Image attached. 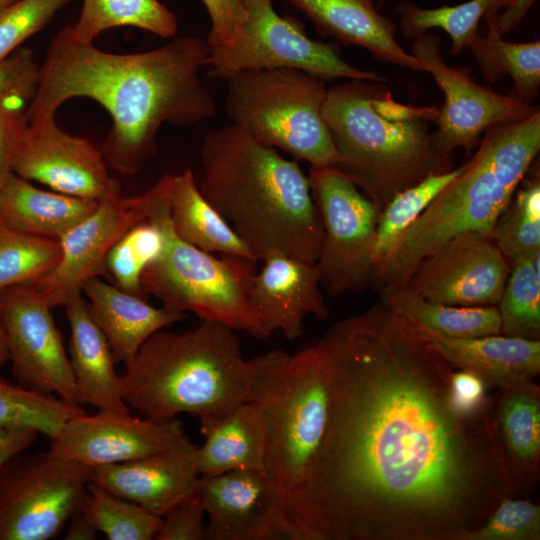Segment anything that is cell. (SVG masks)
Instances as JSON below:
<instances>
[{"label": "cell", "mask_w": 540, "mask_h": 540, "mask_svg": "<svg viewBox=\"0 0 540 540\" xmlns=\"http://www.w3.org/2000/svg\"><path fill=\"white\" fill-rule=\"evenodd\" d=\"M325 436L286 515L297 540H466L517 492L492 403L461 411L455 368L382 301L317 342Z\"/></svg>", "instance_id": "cell-1"}, {"label": "cell", "mask_w": 540, "mask_h": 540, "mask_svg": "<svg viewBox=\"0 0 540 540\" xmlns=\"http://www.w3.org/2000/svg\"><path fill=\"white\" fill-rule=\"evenodd\" d=\"M209 55L207 41L196 36L175 38L143 52L111 53L76 39L70 25L65 26L39 67L26 119L56 114L73 98L92 99L112 119L100 148L107 165L135 175L156 153L163 124L192 126L216 113L200 77Z\"/></svg>", "instance_id": "cell-2"}, {"label": "cell", "mask_w": 540, "mask_h": 540, "mask_svg": "<svg viewBox=\"0 0 540 540\" xmlns=\"http://www.w3.org/2000/svg\"><path fill=\"white\" fill-rule=\"evenodd\" d=\"M200 162L201 194L257 260L279 252L316 262L322 226L296 160L229 124L205 136Z\"/></svg>", "instance_id": "cell-3"}, {"label": "cell", "mask_w": 540, "mask_h": 540, "mask_svg": "<svg viewBox=\"0 0 540 540\" xmlns=\"http://www.w3.org/2000/svg\"><path fill=\"white\" fill-rule=\"evenodd\" d=\"M383 83L347 80L328 88L322 105L339 158L334 168L381 210L428 175L453 169L430 132L439 109L400 103Z\"/></svg>", "instance_id": "cell-4"}, {"label": "cell", "mask_w": 540, "mask_h": 540, "mask_svg": "<svg viewBox=\"0 0 540 540\" xmlns=\"http://www.w3.org/2000/svg\"><path fill=\"white\" fill-rule=\"evenodd\" d=\"M120 375L125 404L145 417L188 413L204 435L249 401L251 368L235 330L207 321L193 329L149 337Z\"/></svg>", "instance_id": "cell-5"}, {"label": "cell", "mask_w": 540, "mask_h": 540, "mask_svg": "<svg viewBox=\"0 0 540 540\" xmlns=\"http://www.w3.org/2000/svg\"><path fill=\"white\" fill-rule=\"evenodd\" d=\"M539 150L540 111L490 127L462 172L404 231L374 280L381 287L405 286L416 265L448 239L468 232L492 235Z\"/></svg>", "instance_id": "cell-6"}, {"label": "cell", "mask_w": 540, "mask_h": 540, "mask_svg": "<svg viewBox=\"0 0 540 540\" xmlns=\"http://www.w3.org/2000/svg\"><path fill=\"white\" fill-rule=\"evenodd\" d=\"M249 401L260 409L267 431L266 473L287 504L303 487L329 420L326 357L315 345L289 354L272 350L249 359Z\"/></svg>", "instance_id": "cell-7"}, {"label": "cell", "mask_w": 540, "mask_h": 540, "mask_svg": "<svg viewBox=\"0 0 540 540\" xmlns=\"http://www.w3.org/2000/svg\"><path fill=\"white\" fill-rule=\"evenodd\" d=\"M225 80L230 124L311 167L336 166L338 154L322 115L325 80L290 68L242 70Z\"/></svg>", "instance_id": "cell-8"}, {"label": "cell", "mask_w": 540, "mask_h": 540, "mask_svg": "<svg viewBox=\"0 0 540 540\" xmlns=\"http://www.w3.org/2000/svg\"><path fill=\"white\" fill-rule=\"evenodd\" d=\"M159 213L166 245L142 273L145 294L160 300L169 311H190L200 320L240 330L255 338L271 336L250 299L257 260L230 255L216 257L181 240L172 226L168 193L160 202Z\"/></svg>", "instance_id": "cell-9"}, {"label": "cell", "mask_w": 540, "mask_h": 540, "mask_svg": "<svg viewBox=\"0 0 540 540\" xmlns=\"http://www.w3.org/2000/svg\"><path fill=\"white\" fill-rule=\"evenodd\" d=\"M308 178L323 232L320 284L331 296L362 291L374 281L381 209L335 168L311 167Z\"/></svg>", "instance_id": "cell-10"}, {"label": "cell", "mask_w": 540, "mask_h": 540, "mask_svg": "<svg viewBox=\"0 0 540 540\" xmlns=\"http://www.w3.org/2000/svg\"><path fill=\"white\" fill-rule=\"evenodd\" d=\"M92 468L51 454L11 457L0 467V540H47L75 515Z\"/></svg>", "instance_id": "cell-11"}, {"label": "cell", "mask_w": 540, "mask_h": 540, "mask_svg": "<svg viewBox=\"0 0 540 540\" xmlns=\"http://www.w3.org/2000/svg\"><path fill=\"white\" fill-rule=\"evenodd\" d=\"M244 6L242 41L228 52L209 55L206 67L212 77L225 80L242 70L290 68L326 82L340 78L386 81L376 72L348 64L336 43L309 38L295 19L277 14L273 0H244Z\"/></svg>", "instance_id": "cell-12"}, {"label": "cell", "mask_w": 540, "mask_h": 540, "mask_svg": "<svg viewBox=\"0 0 540 540\" xmlns=\"http://www.w3.org/2000/svg\"><path fill=\"white\" fill-rule=\"evenodd\" d=\"M169 175L135 196H123L115 181L96 209L60 240L61 258L47 274L27 283L54 308L82 294L84 283L101 277L108 280L105 260L110 249L133 226L148 219L157 199L166 190Z\"/></svg>", "instance_id": "cell-13"}, {"label": "cell", "mask_w": 540, "mask_h": 540, "mask_svg": "<svg viewBox=\"0 0 540 540\" xmlns=\"http://www.w3.org/2000/svg\"><path fill=\"white\" fill-rule=\"evenodd\" d=\"M411 54L445 96L433 132L435 147L445 157L451 158L458 148L469 154L490 127L523 121L540 111L514 95H502L477 84L467 69L448 66L440 55V38L433 33L414 38Z\"/></svg>", "instance_id": "cell-14"}, {"label": "cell", "mask_w": 540, "mask_h": 540, "mask_svg": "<svg viewBox=\"0 0 540 540\" xmlns=\"http://www.w3.org/2000/svg\"><path fill=\"white\" fill-rule=\"evenodd\" d=\"M51 309L28 284L0 292V316L12 373L26 388L80 405L70 361Z\"/></svg>", "instance_id": "cell-15"}, {"label": "cell", "mask_w": 540, "mask_h": 540, "mask_svg": "<svg viewBox=\"0 0 540 540\" xmlns=\"http://www.w3.org/2000/svg\"><path fill=\"white\" fill-rule=\"evenodd\" d=\"M511 264L492 235L454 236L426 255L406 287L432 302L456 306H497Z\"/></svg>", "instance_id": "cell-16"}, {"label": "cell", "mask_w": 540, "mask_h": 540, "mask_svg": "<svg viewBox=\"0 0 540 540\" xmlns=\"http://www.w3.org/2000/svg\"><path fill=\"white\" fill-rule=\"evenodd\" d=\"M193 493L208 515L207 540H297L285 495L265 471L199 475Z\"/></svg>", "instance_id": "cell-17"}, {"label": "cell", "mask_w": 540, "mask_h": 540, "mask_svg": "<svg viewBox=\"0 0 540 540\" xmlns=\"http://www.w3.org/2000/svg\"><path fill=\"white\" fill-rule=\"evenodd\" d=\"M55 115L27 121L14 173L59 193L100 201L117 179L109 175L101 150L60 128Z\"/></svg>", "instance_id": "cell-18"}, {"label": "cell", "mask_w": 540, "mask_h": 540, "mask_svg": "<svg viewBox=\"0 0 540 540\" xmlns=\"http://www.w3.org/2000/svg\"><path fill=\"white\" fill-rule=\"evenodd\" d=\"M177 419L137 418L99 410L67 420L51 439L49 452L91 468L132 461L166 450L186 438Z\"/></svg>", "instance_id": "cell-19"}, {"label": "cell", "mask_w": 540, "mask_h": 540, "mask_svg": "<svg viewBox=\"0 0 540 540\" xmlns=\"http://www.w3.org/2000/svg\"><path fill=\"white\" fill-rule=\"evenodd\" d=\"M194 446L186 437L150 456L92 468L91 482L163 517L193 494L199 474Z\"/></svg>", "instance_id": "cell-20"}, {"label": "cell", "mask_w": 540, "mask_h": 540, "mask_svg": "<svg viewBox=\"0 0 540 540\" xmlns=\"http://www.w3.org/2000/svg\"><path fill=\"white\" fill-rule=\"evenodd\" d=\"M262 260L263 267L252 278L250 299L271 334L279 330L287 339H297L307 316L320 320L328 316L315 263L279 252Z\"/></svg>", "instance_id": "cell-21"}, {"label": "cell", "mask_w": 540, "mask_h": 540, "mask_svg": "<svg viewBox=\"0 0 540 540\" xmlns=\"http://www.w3.org/2000/svg\"><path fill=\"white\" fill-rule=\"evenodd\" d=\"M412 325L422 341L455 369L478 375L487 386L506 390L534 381L540 373L539 340L503 334L455 338Z\"/></svg>", "instance_id": "cell-22"}, {"label": "cell", "mask_w": 540, "mask_h": 540, "mask_svg": "<svg viewBox=\"0 0 540 540\" xmlns=\"http://www.w3.org/2000/svg\"><path fill=\"white\" fill-rule=\"evenodd\" d=\"M302 11L318 33L366 49L374 58L418 72L422 63L397 42L396 26L372 0H287Z\"/></svg>", "instance_id": "cell-23"}, {"label": "cell", "mask_w": 540, "mask_h": 540, "mask_svg": "<svg viewBox=\"0 0 540 540\" xmlns=\"http://www.w3.org/2000/svg\"><path fill=\"white\" fill-rule=\"evenodd\" d=\"M82 294L88 298L89 312L107 338L115 361L124 364L154 333L187 317L186 313L154 307L146 298L125 292L101 277L87 280Z\"/></svg>", "instance_id": "cell-24"}, {"label": "cell", "mask_w": 540, "mask_h": 540, "mask_svg": "<svg viewBox=\"0 0 540 540\" xmlns=\"http://www.w3.org/2000/svg\"><path fill=\"white\" fill-rule=\"evenodd\" d=\"M70 327L69 361L78 403L99 410L128 412L115 369V358L107 338L93 320L82 294L65 305Z\"/></svg>", "instance_id": "cell-25"}, {"label": "cell", "mask_w": 540, "mask_h": 540, "mask_svg": "<svg viewBox=\"0 0 540 540\" xmlns=\"http://www.w3.org/2000/svg\"><path fill=\"white\" fill-rule=\"evenodd\" d=\"M98 202L39 189L12 173L0 190V224L21 234L59 241Z\"/></svg>", "instance_id": "cell-26"}, {"label": "cell", "mask_w": 540, "mask_h": 540, "mask_svg": "<svg viewBox=\"0 0 540 540\" xmlns=\"http://www.w3.org/2000/svg\"><path fill=\"white\" fill-rule=\"evenodd\" d=\"M204 437L203 445L194 451L199 475L216 476L242 469L266 472L267 431L255 403L235 407Z\"/></svg>", "instance_id": "cell-27"}, {"label": "cell", "mask_w": 540, "mask_h": 540, "mask_svg": "<svg viewBox=\"0 0 540 540\" xmlns=\"http://www.w3.org/2000/svg\"><path fill=\"white\" fill-rule=\"evenodd\" d=\"M495 423L516 490L539 479L540 388L534 381L500 390Z\"/></svg>", "instance_id": "cell-28"}, {"label": "cell", "mask_w": 540, "mask_h": 540, "mask_svg": "<svg viewBox=\"0 0 540 540\" xmlns=\"http://www.w3.org/2000/svg\"><path fill=\"white\" fill-rule=\"evenodd\" d=\"M168 200L172 226L181 240L209 253L256 259L228 222L203 197L190 168L170 175Z\"/></svg>", "instance_id": "cell-29"}, {"label": "cell", "mask_w": 540, "mask_h": 540, "mask_svg": "<svg viewBox=\"0 0 540 540\" xmlns=\"http://www.w3.org/2000/svg\"><path fill=\"white\" fill-rule=\"evenodd\" d=\"M381 301L410 323L443 336L474 338L501 334L497 306H456L432 302L400 285L381 287Z\"/></svg>", "instance_id": "cell-30"}, {"label": "cell", "mask_w": 540, "mask_h": 540, "mask_svg": "<svg viewBox=\"0 0 540 540\" xmlns=\"http://www.w3.org/2000/svg\"><path fill=\"white\" fill-rule=\"evenodd\" d=\"M497 13L489 12L484 18L488 31L479 33L469 45L484 78L493 83L508 74L515 85V97L531 104L540 87V42H507L496 26Z\"/></svg>", "instance_id": "cell-31"}, {"label": "cell", "mask_w": 540, "mask_h": 540, "mask_svg": "<svg viewBox=\"0 0 540 540\" xmlns=\"http://www.w3.org/2000/svg\"><path fill=\"white\" fill-rule=\"evenodd\" d=\"M130 26L168 38L177 33L175 15L158 0H83L70 25L76 39L92 43L102 32Z\"/></svg>", "instance_id": "cell-32"}, {"label": "cell", "mask_w": 540, "mask_h": 540, "mask_svg": "<svg viewBox=\"0 0 540 540\" xmlns=\"http://www.w3.org/2000/svg\"><path fill=\"white\" fill-rule=\"evenodd\" d=\"M169 182L166 190L154 203L148 219L128 230L110 249L105 260L110 283L125 292L144 298H147V295L141 284L142 273L162 254L166 245L159 205L168 193Z\"/></svg>", "instance_id": "cell-33"}, {"label": "cell", "mask_w": 540, "mask_h": 540, "mask_svg": "<svg viewBox=\"0 0 540 540\" xmlns=\"http://www.w3.org/2000/svg\"><path fill=\"white\" fill-rule=\"evenodd\" d=\"M511 0H470L455 6L444 5L427 9L412 3H401L396 7L400 30L407 38L414 39L432 28L444 30L451 38L450 52L453 55L468 49L478 34V24L489 12L497 13Z\"/></svg>", "instance_id": "cell-34"}, {"label": "cell", "mask_w": 540, "mask_h": 540, "mask_svg": "<svg viewBox=\"0 0 540 540\" xmlns=\"http://www.w3.org/2000/svg\"><path fill=\"white\" fill-rule=\"evenodd\" d=\"M540 251L511 263L497 308L501 334L529 340L540 337Z\"/></svg>", "instance_id": "cell-35"}, {"label": "cell", "mask_w": 540, "mask_h": 540, "mask_svg": "<svg viewBox=\"0 0 540 540\" xmlns=\"http://www.w3.org/2000/svg\"><path fill=\"white\" fill-rule=\"evenodd\" d=\"M86 413L80 405L0 377V427H27L52 439L70 418Z\"/></svg>", "instance_id": "cell-36"}, {"label": "cell", "mask_w": 540, "mask_h": 540, "mask_svg": "<svg viewBox=\"0 0 540 540\" xmlns=\"http://www.w3.org/2000/svg\"><path fill=\"white\" fill-rule=\"evenodd\" d=\"M463 168L464 164L446 172L428 175L419 183L395 195L381 210L374 246L375 271L390 256L404 231Z\"/></svg>", "instance_id": "cell-37"}, {"label": "cell", "mask_w": 540, "mask_h": 540, "mask_svg": "<svg viewBox=\"0 0 540 540\" xmlns=\"http://www.w3.org/2000/svg\"><path fill=\"white\" fill-rule=\"evenodd\" d=\"M80 511L110 540H152L162 517L90 482Z\"/></svg>", "instance_id": "cell-38"}, {"label": "cell", "mask_w": 540, "mask_h": 540, "mask_svg": "<svg viewBox=\"0 0 540 540\" xmlns=\"http://www.w3.org/2000/svg\"><path fill=\"white\" fill-rule=\"evenodd\" d=\"M515 193L492 233L496 245L510 264L540 251L538 173Z\"/></svg>", "instance_id": "cell-39"}, {"label": "cell", "mask_w": 540, "mask_h": 540, "mask_svg": "<svg viewBox=\"0 0 540 540\" xmlns=\"http://www.w3.org/2000/svg\"><path fill=\"white\" fill-rule=\"evenodd\" d=\"M60 258L58 240L21 234L0 224V292L42 277Z\"/></svg>", "instance_id": "cell-40"}, {"label": "cell", "mask_w": 540, "mask_h": 540, "mask_svg": "<svg viewBox=\"0 0 540 540\" xmlns=\"http://www.w3.org/2000/svg\"><path fill=\"white\" fill-rule=\"evenodd\" d=\"M71 0H17L0 14V63Z\"/></svg>", "instance_id": "cell-41"}, {"label": "cell", "mask_w": 540, "mask_h": 540, "mask_svg": "<svg viewBox=\"0 0 540 540\" xmlns=\"http://www.w3.org/2000/svg\"><path fill=\"white\" fill-rule=\"evenodd\" d=\"M540 506L513 496L503 498L488 520L466 540H539Z\"/></svg>", "instance_id": "cell-42"}, {"label": "cell", "mask_w": 540, "mask_h": 540, "mask_svg": "<svg viewBox=\"0 0 540 540\" xmlns=\"http://www.w3.org/2000/svg\"><path fill=\"white\" fill-rule=\"evenodd\" d=\"M211 21L207 38L210 54H222L237 47L243 38L246 11L244 0H202Z\"/></svg>", "instance_id": "cell-43"}, {"label": "cell", "mask_w": 540, "mask_h": 540, "mask_svg": "<svg viewBox=\"0 0 540 540\" xmlns=\"http://www.w3.org/2000/svg\"><path fill=\"white\" fill-rule=\"evenodd\" d=\"M27 103L20 96H10L0 102V190L14 173L18 149L27 125Z\"/></svg>", "instance_id": "cell-44"}, {"label": "cell", "mask_w": 540, "mask_h": 540, "mask_svg": "<svg viewBox=\"0 0 540 540\" xmlns=\"http://www.w3.org/2000/svg\"><path fill=\"white\" fill-rule=\"evenodd\" d=\"M39 65L28 47H20L0 63V102L10 96L31 100L38 81Z\"/></svg>", "instance_id": "cell-45"}, {"label": "cell", "mask_w": 540, "mask_h": 540, "mask_svg": "<svg viewBox=\"0 0 540 540\" xmlns=\"http://www.w3.org/2000/svg\"><path fill=\"white\" fill-rule=\"evenodd\" d=\"M206 512L193 494L173 506L163 517L156 540H202L205 539Z\"/></svg>", "instance_id": "cell-46"}, {"label": "cell", "mask_w": 540, "mask_h": 540, "mask_svg": "<svg viewBox=\"0 0 540 540\" xmlns=\"http://www.w3.org/2000/svg\"><path fill=\"white\" fill-rule=\"evenodd\" d=\"M487 387L484 380L472 372L456 369L451 374V397L463 412L476 413L492 403L486 395Z\"/></svg>", "instance_id": "cell-47"}, {"label": "cell", "mask_w": 540, "mask_h": 540, "mask_svg": "<svg viewBox=\"0 0 540 540\" xmlns=\"http://www.w3.org/2000/svg\"><path fill=\"white\" fill-rule=\"evenodd\" d=\"M38 434L27 427H0V467L11 457L24 452Z\"/></svg>", "instance_id": "cell-48"}, {"label": "cell", "mask_w": 540, "mask_h": 540, "mask_svg": "<svg viewBox=\"0 0 540 540\" xmlns=\"http://www.w3.org/2000/svg\"><path fill=\"white\" fill-rule=\"evenodd\" d=\"M536 0H511L502 14L496 15V26L501 36L514 30Z\"/></svg>", "instance_id": "cell-49"}, {"label": "cell", "mask_w": 540, "mask_h": 540, "mask_svg": "<svg viewBox=\"0 0 540 540\" xmlns=\"http://www.w3.org/2000/svg\"><path fill=\"white\" fill-rule=\"evenodd\" d=\"M70 524L64 539L66 540H92L96 538L98 531L79 510L70 518Z\"/></svg>", "instance_id": "cell-50"}, {"label": "cell", "mask_w": 540, "mask_h": 540, "mask_svg": "<svg viewBox=\"0 0 540 540\" xmlns=\"http://www.w3.org/2000/svg\"><path fill=\"white\" fill-rule=\"evenodd\" d=\"M9 361V353L7 347V340L4 331V326L0 316V366L6 364Z\"/></svg>", "instance_id": "cell-51"}, {"label": "cell", "mask_w": 540, "mask_h": 540, "mask_svg": "<svg viewBox=\"0 0 540 540\" xmlns=\"http://www.w3.org/2000/svg\"><path fill=\"white\" fill-rule=\"evenodd\" d=\"M17 0H0V14Z\"/></svg>", "instance_id": "cell-52"}]
</instances>
